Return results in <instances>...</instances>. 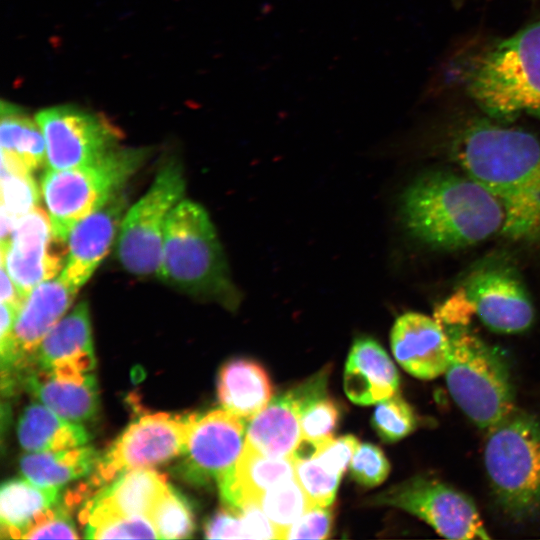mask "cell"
Segmentation results:
<instances>
[{
  "label": "cell",
  "mask_w": 540,
  "mask_h": 540,
  "mask_svg": "<svg viewBox=\"0 0 540 540\" xmlns=\"http://www.w3.org/2000/svg\"><path fill=\"white\" fill-rule=\"evenodd\" d=\"M452 152L465 174L502 203L504 235L540 242V139L479 120L458 133Z\"/></svg>",
  "instance_id": "obj_1"
},
{
  "label": "cell",
  "mask_w": 540,
  "mask_h": 540,
  "mask_svg": "<svg viewBox=\"0 0 540 540\" xmlns=\"http://www.w3.org/2000/svg\"><path fill=\"white\" fill-rule=\"evenodd\" d=\"M401 218L408 232L438 249L471 246L504 234L506 214L500 200L469 175L432 171L404 191Z\"/></svg>",
  "instance_id": "obj_2"
},
{
  "label": "cell",
  "mask_w": 540,
  "mask_h": 540,
  "mask_svg": "<svg viewBox=\"0 0 540 540\" xmlns=\"http://www.w3.org/2000/svg\"><path fill=\"white\" fill-rule=\"evenodd\" d=\"M460 77L466 94L488 116L540 117V22L478 51Z\"/></svg>",
  "instance_id": "obj_3"
},
{
  "label": "cell",
  "mask_w": 540,
  "mask_h": 540,
  "mask_svg": "<svg viewBox=\"0 0 540 540\" xmlns=\"http://www.w3.org/2000/svg\"><path fill=\"white\" fill-rule=\"evenodd\" d=\"M157 276L183 293L230 310L241 301L207 211L188 199L169 216Z\"/></svg>",
  "instance_id": "obj_4"
},
{
  "label": "cell",
  "mask_w": 540,
  "mask_h": 540,
  "mask_svg": "<svg viewBox=\"0 0 540 540\" xmlns=\"http://www.w3.org/2000/svg\"><path fill=\"white\" fill-rule=\"evenodd\" d=\"M146 148L116 147L100 160L69 169H47L41 180L56 238L67 242L72 228L122 192L147 159Z\"/></svg>",
  "instance_id": "obj_5"
},
{
  "label": "cell",
  "mask_w": 540,
  "mask_h": 540,
  "mask_svg": "<svg viewBox=\"0 0 540 540\" xmlns=\"http://www.w3.org/2000/svg\"><path fill=\"white\" fill-rule=\"evenodd\" d=\"M450 358L444 373L449 393L480 429H491L513 412L514 386L505 358L465 329H453Z\"/></svg>",
  "instance_id": "obj_6"
},
{
  "label": "cell",
  "mask_w": 540,
  "mask_h": 540,
  "mask_svg": "<svg viewBox=\"0 0 540 540\" xmlns=\"http://www.w3.org/2000/svg\"><path fill=\"white\" fill-rule=\"evenodd\" d=\"M484 465L500 506L524 518L540 509V420L515 409L488 430Z\"/></svg>",
  "instance_id": "obj_7"
},
{
  "label": "cell",
  "mask_w": 540,
  "mask_h": 540,
  "mask_svg": "<svg viewBox=\"0 0 540 540\" xmlns=\"http://www.w3.org/2000/svg\"><path fill=\"white\" fill-rule=\"evenodd\" d=\"M182 166L169 160L158 171L147 192L125 213L117 240V257L132 275L157 276L165 231L172 210L182 200Z\"/></svg>",
  "instance_id": "obj_8"
},
{
  "label": "cell",
  "mask_w": 540,
  "mask_h": 540,
  "mask_svg": "<svg viewBox=\"0 0 540 540\" xmlns=\"http://www.w3.org/2000/svg\"><path fill=\"white\" fill-rule=\"evenodd\" d=\"M376 505L404 510L452 540L490 539L474 501L441 480L415 476L396 484L372 500Z\"/></svg>",
  "instance_id": "obj_9"
},
{
  "label": "cell",
  "mask_w": 540,
  "mask_h": 540,
  "mask_svg": "<svg viewBox=\"0 0 540 540\" xmlns=\"http://www.w3.org/2000/svg\"><path fill=\"white\" fill-rule=\"evenodd\" d=\"M193 415L149 414L130 424L100 458L92 484L101 486L126 471L150 468L182 455Z\"/></svg>",
  "instance_id": "obj_10"
},
{
  "label": "cell",
  "mask_w": 540,
  "mask_h": 540,
  "mask_svg": "<svg viewBox=\"0 0 540 540\" xmlns=\"http://www.w3.org/2000/svg\"><path fill=\"white\" fill-rule=\"evenodd\" d=\"M35 119L46 145L47 169H69L92 164L114 148L119 131L105 119L72 106L39 111Z\"/></svg>",
  "instance_id": "obj_11"
},
{
  "label": "cell",
  "mask_w": 540,
  "mask_h": 540,
  "mask_svg": "<svg viewBox=\"0 0 540 540\" xmlns=\"http://www.w3.org/2000/svg\"><path fill=\"white\" fill-rule=\"evenodd\" d=\"M243 420L225 409L194 414L179 474L194 484L217 485L231 476L245 444Z\"/></svg>",
  "instance_id": "obj_12"
},
{
  "label": "cell",
  "mask_w": 540,
  "mask_h": 540,
  "mask_svg": "<svg viewBox=\"0 0 540 540\" xmlns=\"http://www.w3.org/2000/svg\"><path fill=\"white\" fill-rule=\"evenodd\" d=\"M67 250V242L54 236L49 214L36 206L1 245V263L26 299L34 287L61 273Z\"/></svg>",
  "instance_id": "obj_13"
},
{
  "label": "cell",
  "mask_w": 540,
  "mask_h": 540,
  "mask_svg": "<svg viewBox=\"0 0 540 540\" xmlns=\"http://www.w3.org/2000/svg\"><path fill=\"white\" fill-rule=\"evenodd\" d=\"M325 369L296 387L276 396L251 419L245 444L268 457H291L302 438L301 417L305 409L326 396Z\"/></svg>",
  "instance_id": "obj_14"
},
{
  "label": "cell",
  "mask_w": 540,
  "mask_h": 540,
  "mask_svg": "<svg viewBox=\"0 0 540 540\" xmlns=\"http://www.w3.org/2000/svg\"><path fill=\"white\" fill-rule=\"evenodd\" d=\"M78 290L60 275L34 287L18 311L13 331L0 341L1 375L15 374L48 332L63 318Z\"/></svg>",
  "instance_id": "obj_15"
},
{
  "label": "cell",
  "mask_w": 540,
  "mask_h": 540,
  "mask_svg": "<svg viewBox=\"0 0 540 540\" xmlns=\"http://www.w3.org/2000/svg\"><path fill=\"white\" fill-rule=\"evenodd\" d=\"M465 300L492 331L505 334L527 330L534 320V307L519 278L504 267L476 272L465 288Z\"/></svg>",
  "instance_id": "obj_16"
},
{
  "label": "cell",
  "mask_w": 540,
  "mask_h": 540,
  "mask_svg": "<svg viewBox=\"0 0 540 540\" xmlns=\"http://www.w3.org/2000/svg\"><path fill=\"white\" fill-rule=\"evenodd\" d=\"M127 210V198L120 192L72 228L59 274L71 287L79 290L90 279L107 255Z\"/></svg>",
  "instance_id": "obj_17"
},
{
  "label": "cell",
  "mask_w": 540,
  "mask_h": 540,
  "mask_svg": "<svg viewBox=\"0 0 540 540\" xmlns=\"http://www.w3.org/2000/svg\"><path fill=\"white\" fill-rule=\"evenodd\" d=\"M396 361L412 376L431 380L443 375L450 358V337L438 320L407 312L394 322L390 334Z\"/></svg>",
  "instance_id": "obj_18"
},
{
  "label": "cell",
  "mask_w": 540,
  "mask_h": 540,
  "mask_svg": "<svg viewBox=\"0 0 540 540\" xmlns=\"http://www.w3.org/2000/svg\"><path fill=\"white\" fill-rule=\"evenodd\" d=\"M95 364L89 307L82 301L48 332L21 369L71 375L91 372Z\"/></svg>",
  "instance_id": "obj_19"
},
{
  "label": "cell",
  "mask_w": 540,
  "mask_h": 540,
  "mask_svg": "<svg viewBox=\"0 0 540 540\" xmlns=\"http://www.w3.org/2000/svg\"><path fill=\"white\" fill-rule=\"evenodd\" d=\"M18 381L39 402L71 422L90 421L98 412L99 394L92 372L67 375L23 368Z\"/></svg>",
  "instance_id": "obj_20"
},
{
  "label": "cell",
  "mask_w": 540,
  "mask_h": 540,
  "mask_svg": "<svg viewBox=\"0 0 540 540\" xmlns=\"http://www.w3.org/2000/svg\"><path fill=\"white\" fill-rule=\"evenodd\" d=\"M397 369L382 346L371 338L353 343L344 371V391L358 405L379 403L398 392Z\"/></svg>",
  "instance_id": "obj_21"
},
{
  "label": "cell",
  "mask_w": 540,
  "mask_h": 540,
  "mask_svg": "<svg viewBox=\"0 0 540 540\" xmlns=\"http://www.w3.org/2000/svg\"><path fill=\"white\" fill-rule=\"evenodd\" d=\"M169 484L166 477L149 468L126 471L86 500L79 519L92 514L148 516Z\"/></svg>",
  "instance_id": "obj_22"
},
{
  "label": "cell",
  "mask_w": 540,
  "mask_h": 540,
  "mask_svg": "<svg viewBox=\"0 0 540 540\" xmlns=\"http://www.w3.org/2000/svg\"><path fill=\"white\" fill-rule=\"evenodd\" d=\"M295 476L291 457H268L244 444L232 475L217 486L224 505L239 509L249 501L259 502L269 488Z\"/></svg>",
  "instance_id": "obj_23"
},
{
  "label": "cell",
  "mask_w": 540,
  "mask_h": 540,
  "mask_svg": "<svg viewBox=\"0 0 540 540\" xmlns=\"http://www.w3.org/2000/svg\"><path fill=\"white\" fill-rule=\"evenodd\" d=\"M62 500L60 488L39 486L26 478L5 481L0 489L2 538H24Z\"/></svg>",
  "instance_id": "obj_24"
},
{
  "label": "cell",
  "mask_w": 540,
  "mask_h": 540,
  "mask_svg": "<svg viewBox=\"0 0 540 540\" xmlns=\"http://www.w3.org/2000/svg\"><path fill=\"white\" fill-rule=\"evenodd\" d=\"M273 386L265 369L249 359H231L219 370L217 396L223 409L252 419L270 402Z\"/></svg>",
  "instance_id": "obj_25"
},
{
  "label": "cell",
  "mask_w": 540,
  "mask_h": 540,
  "mask_svg": "<svg viewBox=\"0 0 540 540\" xmlns=\"http://www.w3.org/2000/svg\"><path fill=\"white\" fill-rule=\"evenodd\" d=\"M17 436L21 447L28 452L75 448L89 440L81 423L66 420L37 402L30 403L22 411Z\"/></svg>",
  "instance_id": "obj_26"
},
{
  "label": "cell",
  "mask_w": 540,
  "mask_h": 540,
  "mask_svg": "<svg viewBox=\"0 0 540 540\" xmlns=\"http://www.w3.org/2000/svg\"><path fill=\"white\" fill-rule=\"evenodd\" d=\"M99 454L92 447L29 452L19 461L20 472L24 478L43 487H57L94 472Z\"/></svg>",
  "instance_id": "obj_27"
},
{
  "label": "cell",
  "mask_w": 540,
  "mask_h": 540,
  "mask_svg": "<svg viewBox=\"0 0 540 540\" xmlns=\"http://www.w3.org/2000/svg\"><path fill=\"white\" fill-rule=\"evenodd\" d=\"M1 155L9 157L33 172L46 164V145L35 117L32 119L15 105L1 102Z\"/></svg>",
  "instance_id": "obj_28"
},
{
  "label": "cell",
  "mask_w": 540,
  "mask_h": 540,
  "mask_svg": "<svg viewBox=\"0 0 540 540\" xmlns=\"http://www.w3.org/2000/svg\"><path fill=\"white\" fill-rule=\"evenodd\" d=\"M32 172L1 155V245H5L18 222L37 206L40 192Z\"/></svg>",
  "instance_id": "obj_29"
},
{
  "label": "cell",
  "mask_w": 540,
  "mask_h": 540,
  "mask_svg": "<svg viewBox=\"0 0 540 540\" xmlns=\"http://www.w3.org/2000/svg\"><path fill=\"white\" fill-rule=\"evenodd\" d=\"M259 504L277 529L279 539H283L285 531L314 507L296 476L269 488Z\"/></svg>",
  "instance_id": "obj_30"
},
{
  "label": "cell",
  "mask_w": 540,
  "mask_h": 540,
  "mask_svg": "<svg viewBox=\"0 0 540 540\" xmlns=\"http://www.w3.org/2000/svg\"><path fill=\"white\" fill-rule=\"evenodd\" d=\"M149 518L161 539L189 538L195 528L189 501L171 485L159 498Z\"/></svg>",
  "instance_id": "obj_31"
},
{
  "label": "cell",
  "mask_w": 540,
  "mask_h": 540,
  "mask_svg": "<svg viewBox=\"0 0 540 540\" xmlns=\"http://www.w3.org/2000/svg\"><path fill=\"white\" fill-rule=\"evenodd\" d=\"M80 521L84 525V537L89 539L159 538L148 516L92 514Z\"/></svg>",
  "instance_id": "obj_32"
},
{
  "label": "cell",
  "mask_w": 540,
  "mask_h": 540,
  "mask_svg": "<svg viewBox=\"0 0 540 540\" xmlns=\"http://www.w3.org/2000/svg\"><path fill=\"white\" fill-rule=\"evenodd\" d=\"M417 418L412 407L399 392L378 403L372 417V425L379 437L395 442L415 430Z\"/></svg>",
  "instance_id": "obj_33"
},
{
  "label": "cell",
  "mask_w": 540,
  "mask_h": 540,
  "mask_svg": "<svg viewBox=\"0 0 540 540\" xmlns=\"http://www.w3.org/2000/svg\"><path fill=\"white\" fill-rule=\"evenodd\" d=\"M295 475L314 506H329L342 475L325 467L317 457L296 461Z\"/></svg>",
  "instance_id": "obj_34"
},
{
  "label": "cell",
  "mask_w": 540,
  "mask_h": 540,
  "mask_svg": "<svg viewBox=\"0 0 540 540\" xmlns=\"http://www.w3.org/2000/svg\"><path fill=\"white\" fill-rule=\"evenodd\" d=\"M349 467L352 478L365 487L381 484L390 472V464L385 454L371 443L358 446Z\"/></svg>",
  "instance_id": "obj_35"
},
{
  "label": "cell",
  "mask_w": 540,
  "mask_h": 540,
  "mask_svg": "<svg viewBox=\"0 0 540 540\" xmlns=\"http://www.w3.org/2000/svg\"><path fill=\"white\" fill-rule=\"evenodd\" d=\"M340 411L336 403L326 396L309 405L301 417L302 438L321 440L333 436Z\"/></svg>",
  "instance_id": "obj_36"
},
{
  "label": "cell",
  "mask_w": 540,
  "mask_h": 540,
  "mask_svg": "<svg viewBox=\"0 0 540 540\" xmlns=\"http://www.w3.org/2000/svg\"><path fill=\"white\" fill-rule=\"evenodd\" d=\"M73 505L66 496L42 522L29 530L25 539L61 538L78 539L79 535L69 510Z\"/></svg>",
  "instance_id": "obj_37"
},
{
  "label": "cell",
  "mask_w": 540,
  "mask_h": 540,
  "mask_svg": "<svg viewBox=\"0 0 540 540\" xmlns=\"http://www.w3.org/2000/svg\"><path fill=\"white\" fill-rule=\"evenodd\" d=\"M333 523V514L328 506H314L294 522L283 539H326Z\"/></svg>",
  "instance_id": "obj_38"
},
{
  "label": "cell",
  "mask_w": 540,
  "mask_h": 540,
  "mask_svg": "<svg viewBox=\"0 0 540 540\" xmlns=\"http://www.w3.org/2000/svg\"><path fill=\"white\" fill-rule=\"evenodd\" d=\"M359 445L358 439L352 435L342 436L338 439L332 437L316 457L330 471L342 475L350 465Z\"/></svg>",
  "instance_id": "obj_39"
},
{
  "label": "cell",
  "mask_w": 540,
  "mask_h": 540,
  "mask_svg": "<svg viewBox=\"0 0 540 540\" xmlns=\"http://www.w3.org/2000/svg\"><path fill=\"white\" fill-rule=\"evenodd\" d=\"M242 539H279L277 529L259 502L249 501L239 509Z\"/></svg>",
  "instance_id": "obj_40"
},
{
  "label": "cell",
  "mask_w": 540,
  "mask_h": 540,
  "mask_svg": "<svg viewBox=\"0 0 540 540\" xmlns=\"http://www.w3.org/2000/svg\"><path fill=\"white\" fill-rule=\"evenodd\" d=\"M204 532L209 539H242L239 510L223 507L207 521Z\"/></svg>",
  "instance_id": "obj_41"
},
{
  "label": "cell",
  "mask_w": 540,
  "mask_h": 540,
  "mask_svg": "<svg viewBox=\"0 0 540 540\" xmlns=\"http://www.w3.org/2000/svg\"><path fill=\"white\" fill-rule=\"evenodd\" d=\"M0 283L1 302L7 303L19 311L25 298L20 293L18 287L16 286L2 263L0 265Z\"/></svg>",
  "instance_id": "obj_42"
}]
</instances>
